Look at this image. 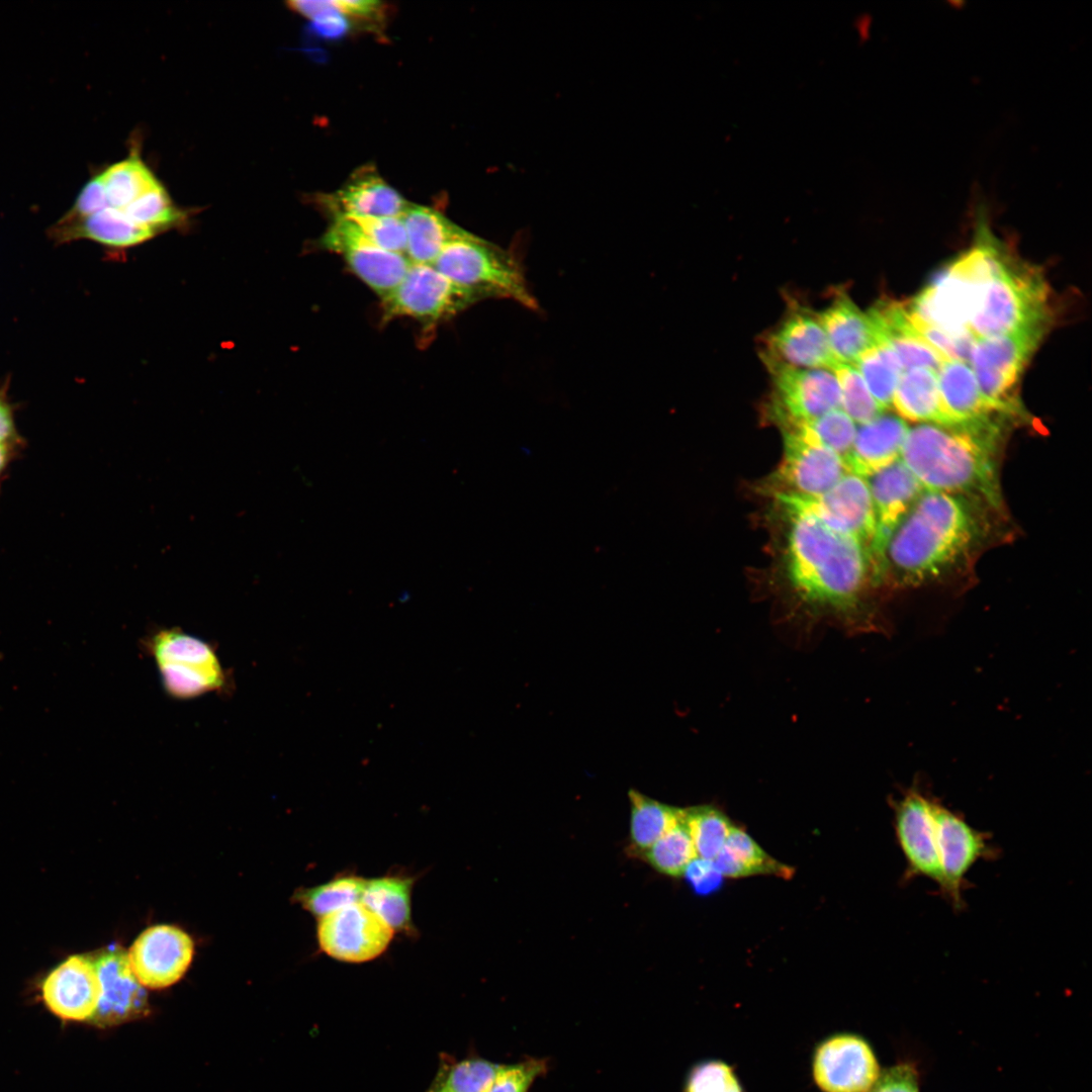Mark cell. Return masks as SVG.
I'll return each mask as SVG.
<instances>
[{
    "mask_svg": "<svg viewBox=\"0 0 1092 1092\" xmlns=\"http://www.w3.org/2000/svg\"><path fill=\"white\" fill-rule=\"evenodd\" d=\"M775 500L786 521L784 569L796 600L851 629L875 630L864 603L869 582L874 584L869 547L799 506Z\"/></svg>",
    "mask_w": 1092,
    "mask_h": 1092,
    "instance_id": "6da1fadb",
    "label": "cell"
},
{
    "mask_svg": "<svg viewBox=\"0 0 1092 1092\" xmlns=\"http://www.w3.org/2000/svg\"><path fill=\"white\" fill-rule=\"evenodd\" d=\"M986 510L992 509L979 500L925 489L891 531L874 562L875 584L914 587L960 569L986 540Z\"/></svg>",
    "mask_w": 1092,
    "mask_h": 1092,
    "instance_id": "7a4b0ae2",
    "label": "cell"
},
{
    "mask_svg": "<svg viewBox=\"0 0 1092 1092\" xmlns=\"http://www.w3.org/2000/svg\"><path fill=\"white\" fill-rule=\"evenodd\" d=\"M997 420L1001 419L909 428L901 460L925 489L967 496L999 512L1003 498L997 456L1002 428Z\"/></svg>",
    "mask_w": 1092,
    "mask_h": 1092,
    "instance_id": "3957f363",
    "label": "cell"
},
{
    "mask_svg": "<svg viewBox=\"0 0 1092 1092\" xmlns=\"http://www.w3.org/2000/svg\"><path fill=\"white\" fill-rule=\"evenodd\" d=\"M980 242L953 262L911 302L908 311L958 340H975L969 332L979 291L998 267L1003 252L985 224Z\"/></svg>",
    "mask_w": 1092,
    "mask_h": 1092,
    "instance_id": "277c9868",
    "label": "cell"
},
{
    "mask_svg": "<svg viewBox=\"0 0 1092 1092\" xmlns=\"http://www.w3.org/2000/svg\"><path fill=\"white\" fill-rule=\"evenodd\" d=\"M1046 301L1042 276L1003 253L998 267L979 291L969 332L978 340L1049 323Z\"/></svg>",
    "mask_w": 1092,
    "mask_h": 1092,
    "instance_id": "5b68a950",
    "label": "cell"
},
{
    "mask_svg": "<svg viewBox=\"0 0 1092 1092\" xmlns=\"http://www.w3.org/2000/svg\"><path fill=\"white\" fill-rule=\"evenodd\" d=\"M434 266L480 299L506 298L532 310L539 308L517 251L504 250L469 232L447 246Z\"/></svg>",
    "mask_w": 1092,
    "mask_h": 1092,
    "instance_id": "8992f818",
    "label": "cell"
},
{
    "mask_svg": "<svg viewBox=\"0 0 1092 1092\" xmlns=\"http://www.w3.org/2000/svg\"><path fill=\"white\" fill-rule=\"evenodd\" d=\"M144 647L160 674L165 692L177 700L225 693L230 678L216 649L206 640L179 628L150 633Z\"/></svg>",
    "mask_w": 1092,
    "mask_h": 1092,
    "instance_id": "52a82bcc",
    "label": "cell"
},
{
    "mask_svg": "<svg viewBox=\"0 0 1092 1092\" xmlns=\"http://www.w3.org/2000/svg\"><path fill=\"white\" fill-rule=\"evenodd\" d=\"M1048 324L974 342L968 363L982 395L999 413L1010 417L1022 415L1014 394L1015 385Z\"/></svg>",
    "mask_w": 1092,
    "mask_h": 1092,
    "instance_id": "ba28073f",
    "label": "cell"
},
{
    "mask_svg": "<svg viewBox=\"0 0 1092 1092\" xmlns=\"http://www.w3.org/2000/svg\"><path fill=\"white\" fill-rule=\"evenodd\" d=\"M481 300L434 265L412 263L399 284L381 298L382 318L412 317L423 324L446 321Z\"/></svg>",
    "mask_w": 1092,
    "mask_h": 1092,
    "instance_id": "9c48e42d",
    "label": "cell"
},
{
    "mask_svg": "<svg viewBox=\"0 0 1092 1092\" xmlns=\"http://www.w3.org/2000/svg\"><path fill=\"white\" fill-rule=\"evenodd\" d=\"M781 430L784 455L764 485L766 493L815 497L829 490L850 471L840 455L806 434L792 428Z\"/></svg>",
    "mask_w": 1092,
    "mask_h": 1092,
    "instance_id": "30bf717a",
    "label": "cell"
},
{
    "mask_svg": "<svg viewBox=\"0 0 1092 1092\" xmlns=\"http://www.w3.org/2000/svg\"><path fill=\"white\" fill-rule=\"evenodd\" d=\"M772 380L767 411L777 425L802 422L841 408L840 389L833 371L800 368L763 358Z\"/></svg>",
    "mask_w": 1092,
    "mask_h": 1092,
    "instance_id": "8fae6325",
    "label": "cell"
},
{
    "mask_svg": "<svg viewBox=\"0 0 1092 1092\" xmlns=\"http://www.w3.org/2000/svg\"><path fill=\"white\" fill-rule=\"evenodd\" d=\"M932 815L942 874L939 891L956 909H962L966 875L978 860L994 858L996 849L987 833L976 830L935 800H932Z\"/></svg>",
    "mask_w": 1092,
    "mask_h": 1092,
    "instance_id": "7c38bea8",
    "label": "cell"
},
{
    "mask_svg": "<svg viewBox=\"0 0 1092 1092\" xmlns=\"http://www.w3.org/2000/svg\"><path fill=\"white\" fill-rule=\"evenodd\" d=\"M320 244L324 249L340 254L354 274L381 298L399 284L412 264L405 255L386 251L370 242L345 216L333 217Z\"/></svg>",
    "mask_w": 1092,
    "mask_h": 1092,
    "instance_id": "4fadbf2b",
    "label": "cell"
},
{
    "mask_svg": "<svg viewBox=\"0 0 1092 1092\" xmlns=\"http://www.w3.org/2000/svg\"><path fill=\"white\" fill-rule=\"evenodd\" d=\"M393 931L361 902L318 919L316 937L329 957L351 964L372 961L388 947Z\"/></svg>",
    "mask_w": 1092,
    "mask_h": 1092,
    "instance_id": "5bb4252c",
    "label": "cell"
},
{
    "mask_svg": "<svg viewBox=\"0 0 1092 1092\" xmlns=\"http://www.w3.org/2000/svg\"><path fill=\"white\" fill-rule=\"evenodd\" d=\"M771 496L809 511L831 529L851 536L870 548L876 531V517L864 477L849 471L829 490L815 497Z\"/></svg>",
    "mask_w": 1092,
    "mask_h": 1092,
    "instance_id": "9a60e30c",
    "label": "cell"
},
{
    "mask_svg": "<svg viewBox=\"0 0 1092 1092\" xmlns=\"http://www.w3.org/2000/svg\"><path fill=\"white\" fill-rule=\"evenodd\" d=\"M893 809L897 841L906 860L905 879L923 877L940 887L942 874L932 799L912 788L894 802Z\"/></svg>",
    "mask_w": 1092,
    "mask_h": 1092,
    "instance_id": "2e32d148",
    "label": "cell"
},
{
    "mask_svg": "<svg viewBox=\"0 0 1092 1092\" xmlns=\"http://www.w3.org/2000/svg\"><path fill=\"white\" fill-rule=\"evenodd\" d=\"M880 1073L871 1045L854 1034L827 1038L813 1059L814 1079L824 1092H869Z\"/></svg>",
    "mask_w": 1092,
    "mask_h": 1092,
    "instance_id": "e0dca14e",
    "label": "cell"
},
{
    "mask_svg": "<svg viewBox=\"0 0 1092 1092\" xmlns=\"http://www.w3.org/2000/svg\"><path fill=\"white\" fill-rule=\"evenodd\" d=\"M191 937L173 925H156L144 930L128 951L130 968L139 982L161 989L179 981L193 958Z\"/></svg>",
    "mask_w": 1092,
    "mask_h": 1092,
    "instance_id": "ac0fdd59",
    "label": "cell"
},
{
    "mask_svg": "<svg viewBox=\"0 0 1092 1092\" xmlns=\"http://www.w3.org/2000/svg\"><path fill=\"white\" fill-rule=\"evenodd\" d=\"M93 962L100 983V1000L91 1022L111 1026L145 1015L147 992L133 974L125 950L110 945Z\"/></svg>",
    "mask_w": 1092,
    "mask_h": 1092,
    "instance_id": "d6986e66",
    "label": "cell"
},
{
    "mask_svg": "<svg viewBox=\"0 0 1092 1092\" xmlns=\"http://www.w3.org/2000/svg\"><path fill=\"white\" fill-rule=\"evenodd\" d=\"M48 1009L66 1021H91L100 1000V983L93 959L71 956L53 969L41 983Z\"/></svg>",
    "mask_w": 1092,
    "mask_h": 1092,
    "instance_id": "ffe728a7",
    "label": "cell"
},
{
    "mask_svg": "<svg viewBox=\"0 0 1092 1092\" xmlns=\"http://www.w3.org/2000/svg\"><path fill=\"white\" fill-rule=\"evenodd\" d=\"M762 358L810 369L832 370L838 364L817 313L802 306H793L770 333Z\"/></svg>",
    "mask_w": 1092,
    "mask_h": 1092,
    "instance_id": "44dd1931",
    "label": "cell"
},
{
    "mask_svg": "<svg viewBox=\"0 0 1092 1092\" xmlns=\"http://www.w3.org/2000/svg\"><path fill=\"white\" fill-rule=\"evenodd\" d=\"M871 492L876 531L870 545L871 563L878 558L888 536L925 490L901 459L866 477Z\"/></svg>",
    "mask_w": 1092,
    "mask_h": 1092,
    "instance_id": "7402d4cb",
    "label": "cell"
},
{
    "mask_svg": "<svg viewBox=\"0 0 1092 1092\" xmlns=\"http://www.w3.org/2000/svg\"><path fill=\"white\" fill-rule=\"evenodd\" d=\"M323 201L333 217L401 216L410 204L372 166L356 170L342 188L325 196Z\"/></svg>",
    "mask_w": 1092,
    "mask_h": 1092,
    "instance_id": "603a6c76",
    "label": "cell"
},
{
    "mask_svg": "<svg viewBox=\"0 0 1092 1092\" xmlns=\"http://www.w3.org/2000/svg\"><path fill=\"white\" fill-rule=\"evenodd\" d=\"M908 430L902 418L885 413L859 425L846 458L850 471L866 478L901 459Z\"/></svg>",
    "mask_w": 1092,
    "mask_h": 1092,
    "instance_id": "cb8c5ba5",
    "label": "cell"
},
{
    "mask_svg": "<svg viewBox=\"0 0 1092 1092\" xmlns=\"http://www.w3.org/2000/svg\"><path fill=\"white\" fill-rule=\"evenodd\" d=\"M817 315L838 363L853 364L876 345L875 331L868 312L860 310L846 293L835 295Z\"/></svg>",
    "mask_w": 1092,
    "mask_h": 1092,
    "instance_id": "d4e9b609",
    "label": "cell"
},
{
    "mask_svg": "<svg viewBox=\"0 0 1092 1092\" xmlns=\"http://www.w3.org/2000/svg\"><path fill=\"white\" fill-rule=\"evenodd\" d=\"M51 234L58 242L88 239L112 249L134 247L157 236L133 222L122 210L109 206L81 219L61 218Z\"/></svg>",
    "mask_w": 1092,
    "mask_h": 1092,
    "instance_id": "484cf974",
    "label": "cell"
},
{
    "mask_svg": "<svg viewBox=\"0 0 1092 1092\" xmlns=\"http://www.w3.org/2000/svg\"><path fill=\"white\" fill-rule=\"evenodd\" d=\"M941 402L950 426H958L996 416V411L982 395L968 363L949 359L936 372Z\"/></svg>",
    "mask_w": 1092,
    "mask_h": 1092,
    "instance_id": "4316f807",
    "label": "cell"
},
{
    "mask_svg": "<svg viewBox=\"0 0 1092 1092\" xmlns=\"http://www.w3.org/2000/svg\"><path fill=\"white\" fill-rule=\"evenodd\" d=\"M405 255L414 264L434 265L442 252L468 232L431 207L410 203L401 215Z\"/></svg>",
    "mask_w": 1092,
    "mask_h": 1092,
    "instance_id": "83f0119b",
    "label": "cell"
},
{
    "mask_svg": "<svg viewBox=\"0 0 1092 1092\" xmlns=\"http://www.w3.org/2000/svg\"><path fill=\"white\" fill-rule=\"evenodd\" d=\"M415 877L388 874L366 880L361 903L377 915L393 932L413 936L412 893Z\"/></svg>",
    "mask_w": 1092,
    "mask_h": 1092,
    "instance_id": "f1b7e54d",
    "label": "cell"
},
{
    "mask_svg": "<svg viewBox=\"0 0 1092 1092\" xmlns=\"http://www.w3.org/2000/svg\"><path fill=\"white\" fill-rule=\"evenodd\" d=\"M892 406L903 420L951 425L941 402L936 372L928 368H912L902 372Z\"/></svg>",
    "mask_w": 1092,
    "mask_h": 1092,
    "instance_id": "f546056e",
    "label": "cell"
},
{
    "mask_svg": "<svg viewBox=\"0 0 1092 1092\" xmlns=\"http://www.w3.org/2000/svg\"><path fill=\"white\" fill-rule=\"evenodd\" d=\"M722 877L775 875L789 879L793 869L767 854L745 831L733 826L722 850L713 860Z\"/></svg>",
    "mask_w": 1092,
    "mask_h": 1092,
    "instance_id": "4dcf8cb0",
    "label": "cell"
},
{
    "mask_svg": "<svg viewBox=\"0 0 1092 1092\" xmlns=\"http://www.w3.org/2000/svg\"><path fill=\"white\" fill-rule=\"evenodd\" d=\"M631 804V852L638 856L684 817L685 809L651 799L635 790L629 791Z\"/></svg>",
    "mask_w": 1092,
    "mask_h": 1092,
    "instance_id": "1f68e13d",
    "label": "cell"
},
{
    "mask_svg": "<svg viewBox=\"0 0 1092 1092\" xmlns=\"http://www.w3.org/2000/svg\"><path fill=\"white\" fill-rule=\"evenodd\" d=\"M99 174L105 189L106 206L119 210L159 182L136 152L106 167Z\"/></svg>",
    "mask_w": 1092,
    "mask_h": 1092,
    "instance_id": "d6a6232c",
    "label": "cell"
},
{
    "mask_svg": "<svg viewBox=\"0 0 1092 1092\" xmlns=\"http://www.w3.org/2000/svg\"><path fill=\"white\" fill-rule=\"evenodd\" d=\"M366 879L356 874H339L315 887L299 889L293 900L317 919L361 902Z\"/></svg>",
    "mask_w": 1092,
    "mask_h": 1092,
    "instance_id": "836d02e7",
    "label": "cell"
},
{
    "mask_svg": "<svg viewBox=\"0 0 1092 1092\" xmlns=\"http://www.w3.org/2000/svg\"><path fill=\"white\" fill-rule=\"evenodd\" d=\"M136 224L152 230L157 235L185 226L188 211L179 208L160 181L141 194L122 210Z\"/></svg>",
    "mask_w": 1092,
    "mask_h": 1092,
    "instance_id": "e575fe53",
    "label": "cell"
},
{
    "mask_svg": "<svg viewBox=\"0 0 1092 1092\" xmlns=\"http://www.w3.org/2000/svg\"><path fill=\"white\" fill-rule=\"evenodd\" d=\"M852 365L862 376L879 406L883 411L890 408L903 372L892 350L884 344H878L867 350Z\"/></svg>",
    "mask_w": 1092,
    "mask_h": 1092,
    "instance_id": "d590c367",
    "label": "cell"
},
{
    "mask_svg": "<svg viewBox=\"0 0 1092 1092\" xmlns=\"http://www.w3.org/2000/svg\"><path fill=\"white\" fill-rule=\"evenodd\" d=\"M649 866L660 874L669 877L682 876L690 863L697 857L696 850L682 819L661 836L650 847L641 852Z\"/></svg>",
    "mask_w": 1092,
    "mask_h": 1092,
    "instance_id": "8d00e7d4",
    "label": "cell"
},
{
    "mask_svg": "<svg viewBox=\"0 0 1092 1092\" xmlns=\"http://www.w3.org/2000/svg\"><path fill=\"white\" fill-rule=\"evenodd\" d=\"M503 1068L482 1059L445 1063L428 1092H487Z\"/></svg>",
    "mask_w": 1092,
    "mask_h": 1092,
    "instance_id": "74e56055",
    "label": "cell"
},
{
    "mask_svg": "<svg viewBox=\"0 0 1092 1092\" xmlns=\"http://www.w3.org/2000/svg\"><path fill=\"white\" fill-rule=\"evenodd\" d=\"M685 822L697 857L709 860L716 858L733 828L728 817L711 806L685 809Z\"/></svg>",
    "mask_w": 1092,
    "mask_h": 1092,
    "instance_id": "f35d334b",
    "label": "cell"
},
{
    "mask_svg": "<svg viewBox=\"0 0 1092 1092\" xmlns=\"http://www.w3.org/2000/svg\"><path fill=\"white\" fill-rule=\"evenodd\" d=\"M778 426L780 429L793 428L806 434L840 455L845 461L856 433L855 423L841 408L830 411L808 421L789 422Z\"/></svg>",
    "mask_w": 1092,
    "mask_h": 1092,
    "instance_id": "ab89813d",
    "label": "cell"
},
{
    "mask_svg": "<svg viewBox=\"0 0 1092 1092\" xmlns=\"http://www.w3.org/2000/svg\"><path fill=\"white\" fill-rule=\"evenodd\" d=\"M831 371L838 381L841 410L855 424H866L884 412L854 365L838 363Z\"/></svg>",
    "mask_w": 1092,
    "mask_h": 1092,
    "instance_id": "60d3db41",
    "label": "cell"
},
{
    "mask_svg": "<svg viewBox=\"0 0 1092 1092\" xmlns=\"http://www.w3.org/2000/svg\"><path fill=\"white\" fill-rule=\"evenodd\" d=\"M341 216L352 220L360 232L376 246L405 255L406 234L401 216Z\"/></svg>",
    "mask_w": 1092,
    "mask_h": 1092,
    "instance_id": "b9f144b4",
    "label": "cell"
},
{
    "mask_svg": "<svg viewBox=\"0 0 1092 1092\" xmlns=\"http://www.w3.org/2000/svg\"><path fill=\"white\" fill-rule=\"evenodd\" d=\"M686 1092H742V1089L728 1065L709 1061L692 1070Z\"/></svg>",
    "mask_w": 1092,
    "mask_h": 1092,
    "instance_id": "7bdbcfd3",
    "label": "cell"
},
{
    "mask_svg": "<svg viewBox=\"0 0 1092 1092\" xmlns=\"http://www.w3.org/2000/svg\"><path fill=\"white\" fill-rule=\"evenodd\" d=\"M545 1070L544 1061L533 1059L504 1065L487 1092H527L533 1081Z\"/></svg>",
    "mask_w": 1092,
    "mask_h": 1092,
    "instance_id": "ee69618b",
    "label": "cell"
},
{
    "mask_svg": "<svg viewBox=\"0 0 1092 1092\" xmlns=\"http://www.w3.org/2000/svg\"><path fill=\"white\" fill-rule=\"evenodd\" d=\"M869 1092H920L916 1066L912 1062H900L885 1069Z\"/></svg>",
    "mask_w": 1092,
    "mask_h": 1092,
    "instance_id": "f6af8a7d",
    "label": "cell"
},
{
    "mask_svg": "<svg viewBox=\"0 0 1092 1092\" xmlns=\"http://www.w3.org/2000/svg\"><path fill=\"white\" fill-rule=\"evenodd\" d=\"M106 205L105 189L98 172L83 185L73 206L62 219H81L102 210Z\"/></svg>",
    "mask_w": 1092,
    "mask_h": 1092,
    "instance_id": "bcb514c9",
    "label": "cell"
},
{
    "mask_svg": "<svg viewBox=\"0 0 1092 1092\" xmlns=\"http://www.w3.org/2000/svg\"><path fill=\"white\" fill-rule=\"evenodd\" d=\"M694 889L702 894L709 893L719 886L721 874L716 869L713 860L696 857L687 868L684 874Z\"/></svg>",
    "mask_w": 1092,
    "mask_h": 1092,
    "instance_id": "7dc6e473",
    "label": "cell"
},
{
    "mask_svg": "<svg viewBox=\"0 0 1092 1092\" xmlns=\"http://www.w3.org/2000/svg\"><path fill=\"white\" fill-rule=\"evenodd\" d=\"M333 3V1H332ZM313 30L325 38H339L349 30V21L334 5L333 8L311 19Z\"/></svg>",
    "mask_w": 1092,
    "mask_h": 1092,
    "instance_id": "c3c4849f",
    "label": "cell"
},
{
    "mask_svg": "<svg viewBox=\"0 0 1092 1092\" xmlns=\"http://www.w3.org/2000/svg\"><path fill=\"white\" fill-rule=\"evenodd\" d=\"M333 3L346 17L373 20L379 18L381 11L380 2L373 0H338Z\"/></svg>",
    "mask_w": 1092,
    "mask_h": 1092,
    "instance_id": "681fc988",
    "label": "cell"
},
{
    "mask_svg": "<svg viewBox=\"0 0 1092 1092\" xmlns=\"http://www.w3.org/2000/svg\"><path fill=\"white\" fill-rule=\"evenodd\" d=\"M14 435L11 413L7 403L0 396V444L7 445V442L10 441Z\"/></svg>",
    "mask_w": 1092,
    "mask_h": 1092,
    "instance_id": "f907efd6",
    "label": "cell"
},
{
    "mask_svg": "<svg viewBox=\"0 0 1092 1092\" xmlns=\"http://www.w3.org/2000/svg\"><path fill=\"white\" fill-rule=\"evenodd\" d=\"M7 460V448L6 445L0 444V471L4 467Z\"/></svg>",
    "mask_w": 1092,
    "mask_h": 1092,
    "instance_id": "816d5d0a",
    "label": "cell"
}]
</instances>
